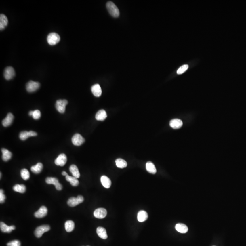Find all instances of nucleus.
I'll use <instances>...</instances> for the list:
<instances>
[{
	"label": "nucleus",
	"instance_id": "6ab92c4d",
	"mask_svg": "<svg viewBox=\"0 0 246 246\" xmlns=\"http://www.w3.org/2000/svg\"><path fill=\"white\" fill-rule=\"evenodd\" d=\"M101 182L104 187L108 189L110 188L111 185V181L107 176H103L100 178Z\"/></svg>",
	"mask_w": 246,
	"mask_h": 246
},
{
	"label": "nucleus",
	"instance_id": "4be33fe9",
	"mask_svg": "<svg viewBox=\"0 0 246 246\" xmlns=\"http://www.w3.org/2000/svg\"><path fill=\"white\" fill-rule=\"evenodd\" d=\"M1 152L2 153V160L4 161H7L12 158V153L7 149L2 148L1 149Z\"/></svg>",
	"mask_w": 246,
	"mask_h": 246
},
{
	"label": "nucleus",
	"instance_id": "f3484780",
	"mask_svg": "<svg viewBox=\"0 0 246 246\" xmlns=\"http://www.w3.org/2000/svg\"><path fill=\"white\" fill-rule=\"evenodd\" d=\"M91 91L93 94L97 97H99L102 94V89L98 84H94L91 87Z\"/></svg>",
	"mask_w": 246,
	"mask_h": 246
},
{
	"label": "nucleus",
	"instance_id": "aec40b11",
	"mask_svg": "<svg viewBox=\"0 0 246 246\" xmlns=\"http://www.w3.org/2000/svg\"><path fill=\"white\" fill-rule=\"evenodd\" d=\"M107 117V115L104 109L98 111L95 115V118L98 121H104Z\"/></svg>",
	"mask_w": 246,
	"mask_h": 246
},
{
	"label": "nucleus",
	"instance_id": "4468645a",
	"mask_svg": "<svg viewBox=\"0 0 246 246\" xmlns=\"http://www.w3.org/2000/svg\"><path fill=\"white\" fill-rule=\"evenodd\" d=\"M0 228L1 232L4 233H10L12 232V231L16 229L15 226L12 225L9 226L2 222L0 223Z\"/></svg>",
	"mask_w": 246,
	"mask_h": 246
},
{
	"label": "nucleus",
	"instance_id": "dca6fc26",
	"mask_svg": "<svg viewBox=\"0 0 246 246\" xmlns=\"http://www.w3.org/2000/svg\"><path fill=\"white\" fill-rule=\"evenodd\" d=\"M14 116L12 113H9L7 115V117L2 120V124L4 127H8L11 125L13 122Z\"/></svg>",
	"mask_w": 246,
	"mask_h": 246
},
{
	"label": "nucleus",
	"instance_id": "f8f14e48",
	"mask_svg": "<svg viewBox=\"0 0 246 246\" xmlns=\"http://www.w3.org/2000/svg\"><path fill=\"white\" fill-rule=\"evenodd\" d=\"M37 136V133L34 131H24L21 132L19 134V138L22 140H25L29 137L36 136Z\"/></svg>",
	"mask_w": 246,
	"mask_h": 246
},
{
	"label": "nucleus",
	"instance_id": "5701e85b",
	"mask_svg": "<svg viewBox=\"0 0 246 246\" xmlns=\"http://www.w3.org/2000/svg\"><path fill=\"white\" fill-rule=\"evenodd\" d=\"M148 218V215L146 211L142 210L138 212L137 214V220L139 222H144Z\"/></svg>",
	"mask_w": 246,
	"mask_h": 246
},
{
	"label": "nucleus",
	"instance_id": "f257e3e1",
	"mask_svg": "<svg viewBox=\"0 0 246 246\" xmlns=\"http://www.w3.org/2000/svg\"><path fill=\"white\" fill-rule=\"evenodd\" d=\"M106 7L109 14L114 18H117L119 16V11L115 4L112 1H108L106 4Z\"/></svg>",
	"mask_w": 246,
	"mask_h": 246
},
{
	"label": "nucleus",
	"instance_id": "c85d7f7f",
	"mask_svg": "<svg viewBox=\"0 0 246 246\" xmlns=\"http://www.w3.org/2000/svg\"><path fill=\"white\" fill-rule=\"evenodd\" d=\"M75 224L73 221L71 220L67 221L65 223V228L68 232H72L75 228Z\"/></svg>",
	"mask_w": 246,
	"mask_h": 246
},
{
	"label": "nucleus",
	"instance_id": "58836bf2",
	"mask_svg": "<svg viewBox=\"0 0 246 246\" xmlns=\"http://www.w3.org/2000/svg\"></svg>",
	"mask_w": 246,
	"mask_h": 246
},
{
	"label": "nucleus",
	"instance_id": "a211bd4d",
	"mask_svg": "<svg viewBox=\"0 0 246 246\" xmlns=\"http://www.w3.org/2000/svg\"><path fill=\"white\" fill-rule=\"evenodd\" d=\"M175 228L180 233H186L188 232V228L187 226L183 223H178L175 226Z\"/></svg>",
	"mask_w": 246,
	"mask_h": 246
},
{
	"label": "nucleus",
	"instance_id": "393cba45",
	"mask_svg": "<svg viewBox=\"0 0 246 246\" xmlns=\"http://www.w3.org/2000/svg\"><path fill=\"white\" fill-rule=\"evenodd\" d=\"M146 169L150 174H155L157 173V169L155 168V165L150 161H148L146 164Z\"/></svg>",
	"mask_w": 246,
	"mask_h": 246
},
{
	"label": "nucleus",
	"instance_id": "f704fd0d",
	"mask_svg": "<svg viewBox=\"0 0 246 246\" xmlns=\"http://www.w3.org/2000/svg\"><path fill=\"white\" fill-rule=\"evenodd\" d=\"M41 116V114L40 111L39 110H35L33 111L32 116L34 119H40Z\"/></svg>",
	"mask_w": 246,
	"mask_h": 246
},
{
	"label": "nucleus",
	"instance_id": "a878e982",
	"mask_svg": "<svg viewBox=\"0 0 246 246\" xmlns=\"http://www.w3.org/2000/svg\"><path fill=\"white\" fill-rule=\"evenodd\" d=\"M69 171L74 177H76L77 178H79L80 177V173L76 165H71L69 168Z\"/></svg>",
	"mask_w": 246,
	"mask_h": 246
},
{
	"label": "nucleus",
	"instance_id": "2eb2a0df",
	"mask_svg": "<svg viewBox=\"0 0 246 246\" xmlns=\"http://www.w3.org/2000/svg\"><path fill=\"white\" fill-rule=\"evenodd\" d=\"M169 125L174 129H178L182 126L183 122L180 119H175L171 120Z\"/></svg>",
	"mask_w": 246,
	"mask_h": 246
},
{
	"label": "nucleus",
	"instance_id": "0eeeda50",
	"mask_svg": "<svg viewBox=\"0 0 246 246\" xmlns=\"http://www.w3.org/2000/svg\"><path fill=\"white\" fill-rule=\"evenodd\" d=\"M40 87V83L38 82L30 81L27 83L26 85V89L29 93L35 92Z\"/></svg>",
	"mask_w": 246,
	"mask_h": 246
},
{
	"label": "nucleus",
	"instance_id": "7ed1b4c3",
	"mask_svg": "<svg viewBox=\"0 0 246 246\" xmlns=\"http://www.w3.org/2000/svg\"><path fill=\"white\" fill-rule=\"evenodd\" d=\"M50 230V227L47 225H43L38 226L34 232L35 236L37 238H40L43 236V234L46 232H48Z\"/></svg>",
	"mask_w": 246,
	"mask_h": 246
},
{
	"label": "nucleus",
	"instance_id": "6e6552de",
	"mask_svg": "<svg viewBox=\"0 0 246 246\" xmlns=\"http://www.w3.org/2000/svg\"><path fill=\"white\" fill-rule=\"evenodd\" d=\"M73 144L75 146H80L85 141V139L79 134H76L72 138Z\"/></svg>",
	"mask_w": 246,
	"mask_h": 246
},
{
	"label": "nucleus",
	"instance_id": "2f4dec72",
	"mask_svg": "<svg viewBox=\"0 0 246 246\" xmlns=\"http://www.w3.org/2000/svg\"><path fill=\"white\" fill-rule=\"evenodd\" d=\"M21 176L24 180H27L30 178V173L26 169H23L21 171Z\"/></svg>",
	"mask_w": 246,
	"mask_h": 246
},
{
	"label": "nucleus",
	"instance_id": "473e14b6",
	"mask_svg": "<svg viewBox=\"0 0 246 246\" xmlns=\"http://www.w3.org/2000/svg\"><path fill=\"white\" fill-rule=\"evenodd\" d=\"M7 246H21V242L18 240H14L7 243Z\"/></svg>",
	"mask_w": 246,
	"mask_h": 246
},
{
	"label": "nucleus",
	"instance_id": "20e7f679",
	"mask_svg": "<svg viewBox=\"0 0 246 246\" xmlns=\"http://www.w3.org/2000/svg\"><path fill=\"white\" fill-rule=\"evenodd\" d=\"M84 201V198L82 196H78L77 197H71L68 199L67 203L71 207H74L81 203Z\"/></svg>",
	"mask_w": 246,
	"mask_h": 246
},
{
	"label": "nucleus",
	"instance_id": "ddd939ff",
	"mask_svg": "<svg viewBox=\"0 0 246 246\" xmlns=\"http://www.w3.org/2000/svg\"><path fill=\"white\" fill-rule=\"evenodd\" d=\"M47 208L45 206H42L40 209L34 213V216L36 218H41L47 216Z\"/></svg>",
	"mask_w": 246,
	"mask_h": 246
},
{
	"label": "nucleus",
	"instance_id": "1a4fd4ad",
	"mask_svg": "<svg viewBox=\"0 0 246 246\" xmlns=\"http://www.w3.org/2000/svg\"><path fill=\"white\" fill-rule=\"evenodd\" d=\"M15 75V70L12 67H8L5 68L4 73V76L5 79L9 80L12 79Z\"/></svg>",
	"mask_w": 246,
	"mask_h": 246
},
{
	"label": "nucleus",
	"instance_id": "f03ea898",
	"mask_svg": "<svg viewBox=\"0 0 246 246\" xmlns=\"http://www.w3.org/2000/svg\"><path fill=\"white\" fill-rule=\"evenodd\" d=\"M47 40L49 44L53 46L59 43L60 41V37L57 33H51L48 34Z\"/></svg>",
	"mask_w": 246,
	"mask_h": 246
},
{
	"label": "nucleus",
	"instance_id": "e433bc0d",
	"mask_svg": "<svg viewBox=\"0 0 246 246\" xmlns=\"http://www.w3.org/2000/svg\"><path fill=\"white\" fill-rule=\"evenodd\" d=\"M62 176H67V175H68V174H67V172H66L64 171L62 172Z\"/></svg>",
	"mask_w": 246,
	"mask_h": 246
},
{
	"label": "nucleus",
	"instance_id": "c9c22d12",
	"mask_svg": "<svg viewBox=\"0 0 246 246\" xmlns=\"http://www.w3.org/2000/svg\"><path fill=\"white\" fill-rule=\"evenodd\" d=\"M6 198L5 195L4 194V191L2 189H1L0 190V202L1 203H3L5 201V199Z\"/></svg>",
	"mask_w": 246,
	"mask_h": 246
},
{
	"label": "nucleus",
	"instance_id": "c756f323",
	"mask_svg": "<svg viewBox=\"0 0 246 246\" xmlns=\"http://www.w3.org/2000/svg\"><path fill=\"white\" fill-rule=\"evenodd\" d=\"M13 190L17 192L24 193L26 190V187L24 185L16 184L13 186Z\"/></svg>",
	"mask_w": 246,
	"mask_h": 246
},
{
	"label": "nucleus",
	"instance_id": "4c0bfd02",
	"mask_svg": "<svg viewBox=\"0 0 246 246\" xmlns=\"http://www.w3.org/2000/svg\"><path fill=\"white\" fill-rule=\"evenodd\" d=\"M33 111H31L29 112V115L30 116H32V115H33Z\"/></svg>",
	"mask_w": 246,
	"mask_h": 246
},
{
	"label": "nucleus",
	"instance_id": "ea45409f",
	"mask_svg": "<svg viewBox=\"0 0 246 246\" xmlns=\"http://www.w3.org/2000/svg\"></svg>",
	"mask_w": 246,
	"mask_h": 246
},
{
	"label": "nucleus",
	"instance_id": "7c9ffc66",
	"mask_svg": "<svg viewBox=\"0 0 246 246\" xmlns=\"http://www.w3.org/2000/svg\"><path fill=\"white\" fill-rule=\"evenodd\" d=\"M116 166L119 168H124L127 167V163L125 160L122 159H117L115 161Z\"/></svg>",
	"mask_w": 246,
	"mask_h": 246
},
{
	"label": "nucleus",
	"instance_id": "bb28decb",
	"mask_svg": "<svg viewBox=\"0 0 246 246\" xmlns=\"http://www.w3.org/2000/svg\"><path fill=\"white\" fill-rule=\"evenodd\" d=\"M43 169V165L42 163H38L36 165L32 166L31 168V170L33 173L34 174H39L42 171Z\"/></svg>",
	"mask_w": 246,
	"mask_h": 246
},
{
	"label": "nucleus",
	"instance_id": "b1692460",
	"mask_svg": "<svg viewBox=\"0 0 246 246\" xmlns=\"http://www.w3.org/2000/svg\"><path fill=\"white\" fill-rule=\"evenodd\" d=\"M8 24V19L3 14L0 15V29H4Z\"/></svg>",
	"mask_w": 246,
	"mask_h": 246
},
{
	"label": "nucleus",
	"instance_id": "72a5a7b5",
	"mask_svg": "<svg viewBox=\"0 0 246 246\" xmlns=\"http://www.w3.org/2000/svg\"><path fill=\"white\" fill-rule=\"evenodd\" d=\"M188 68V65H183L182 67L179 68L177 71V73L178 75H180L183 73L185 72V71H186Z\"/></svg>",
	"mask_w": 246,
	"mask_h": 246
},
{
	"label": "nucleus",
	"instance_id": "423d86ee",
	"mask_svg": "<svg viewBox=\"0 0 246 246\" xmlns=\"http://www.w3.org/2000/svg\"><path fill=\"white\" fill-rule=\"evenodd\" d=\"M46 182L48 184H53L55 186L56 189L58 190H62V186L61 184L59 183L58 180L55 177H47L45 180Z\"/></svg>",
	"mask_w": 246,
	"mask_h": 246
},
{
	"label": "nucleus",
	"instance_id": "9b49d317",
	"mask_svg": "<svg viewBox=\"0 0 246 246\" xmlns=\"http://www.w3.org/2000/svg\"><path fill=\"white\" fill-rule=\"evenodd\" d=\"M67 161V156L64 154L59 155L55 160V164L58 166H63Z\"/></svg>",
	"mask_w": 246,
	"mask_h": 246
},
{
	"label": "nucleus",
	"instance_id": "cd10ccee",
	"mask_svg": "<svg viewBox=\"0 0 246 246\" xmlns=\"http://www.w3.org/2000/svg\"><path fill=\"white\" fill-rule=\"evenodd\" d=\"M66 180L69 182L70 184L73 186H77L79 185V181L78 178L74 176H69V175H68L67 176H66Z\"/></svg>",
	"mask_w": 246,
	"mask_h": 246
},
{
	"label": "nucleus",
	"instance_id": "39448f33",
	"mask_svg": "<svg viewBox=\"0 0 246 246\" xmlns=\"http://www.w3.org/2000/svg\"><path fill=\"white\" fill-rule=\"evenodd\" d=\"M67 100H59L56 101V108L58 112L63 114L65 111L66 106L68 104Z\"/></svg>",
	"mask_w": 246,
	"mask_h": 246
},
{
	"label": "nucleus",
	"instance_id": "412c9836",
	"mask_svg": "<svg viewBox=\"0 0 246 246\" xmlns=\"http://www.w3.org/2000/svg\"><path fill=\"white\" fill-rule=\"evenodd\" d=\"M96 232L98 237L101 239H107V234L106 229L104 228L99 226L97 228Z\"/></svg>",
	"mask_w": 246,
	"mask_h": 246
},
{
	"label": "nucleus",
	"instance_id": "9d476101",
	"mask_svg": "<svg viewBox=\"0 0 246 246\" xmlns=\"http://www.w3.org/2000/svg\"><path fill=\"white\" fill-rule=\"evenodd\" d=\"M107 214V211L104 208H99L96 209L94 212V215L98 219H103L105 218Z\"/></svg>",
	"mask_w": 246,
	"mask_h": 246
}]
</instances>
